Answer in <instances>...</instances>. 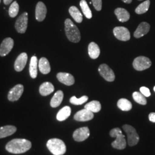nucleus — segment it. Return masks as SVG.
Wrapping results in <instances>:
<instances>
[{"label": "nucleus", "instance_id": "obj_21", "mask_svg": "<svg viewBox=\"0 0 155 155\" xmlns=\"http://www.w3.org/2000/svg\"><path fill=\"white\" fill-rule=\"evenodd\" d=\"M64 94L61 90L56 91L55 94L53 96L51 100L50 105L52 107H57L61 104V102L63 100Z\"/></svg>", "mask_w": 155, "mask_h": 155}, {"label": "nucleus", "instance_id": "obj_15", "mask_svg": "<svg viewBox=\"0 0 155 155\" xmlns=\"http://www.w3.org/2000/svg\"><path fill=\"white\" fill-rule=\"evenodd\" d=\"M28 60V55L25 52H22L17 58L15 63V70L17 72L22 71L26 66Z\"/></svg>", "mask_w": 155, "mask_h": 155}, {"label": "nucleus", "instance_id": "obj_24", "mask_svg": "<svg viewBox=\"0 0 155 155\" xmlns=\"http://www.w3.org/2000/svg\"><path fill=\"white\" fill-rule=\"evenodd\" d=\"M71 110L70 107L66 106L61 109L57 114L56 118L59 121H63L66 120L71 114Z\"/></svg>", "mask_w": 155, "mask_h": 155}, {"label": "nucleus", "instance_id": "obj_16", "mask_svg": "<svg viewBox=\"0 0 155 155\" xmlns=\"http://www.w3.org/2000/svg\"><path fill=\"white\" fill-rule=\"evenodd\" d=\"M56 77L60 82L67 86H71L75 83L74 77L69 73L59 72Z\"/></svg>", "mask_w": 155, "mask_h": 155}, {"label": "nucleus", "instance_id": "obj_8", "mask_svg": "<svg viewBox=\"0 0 155 155\" xmlns=\"http://www.w3.org/2000/svg\"><path fill=\"white\" fill-rule=\"evenodd\" d=\"M100 75L108 82H113L115 79V74L113 71L106 64L100 65L98 68Z\"/></svg>", "mask_w": 155, "mask_h": 155}, {"label": "nucleus", "instance_id": "obj_4", "mask_svg": "<svg viewBox=\"0 0 155 155\" xmlns=\"http://www.w3.org/2000/svg\"><path fill=\"white\" fill-rule=\"evenodd\" d=\"M110 135L112 137H116V140L111 144L113 148L117 150H124L126 148L127 141L125 136L122 134V131L120 128L116 127L111 130Z\"/></svg>", "mask_w": 155, "mask_h": 155}, {"label": "nucleus", "instance_id": "obj_7", "mask_svg": "<svg viewBox=\"0 0 155 155\" xmlns=\"http://www.w3.org/2000/svg\"><path fill=\"white\" fill-rule=\"evenodd\" d=\"M28 13L24 12L21 15L15 23V28L20 33H24L28 27Z\"/></svg>", "mask_w": 155, "mask_h": 155}, {"label": "nucleus", "instance_id": "obj_39", "mask_svg": "<svg viewBox=\"0 0 155 155\" xmlns=\"http://www.w3.org/2000/svg\"><path fill=\"white\" fill-rule=\"evenodd\" d=\"M153 90H154V91H155V87H154V88H153Z\"/></svg>", "mask_w": 155, "mask_h": 155}, {"label": "nucleus", "instance_id": "obj_34", "mask_svg": "<svg viewBox=\"0 0 155 155\" xmlns=\"http://www.w3.org/2000/svg\"><path fill=\"white\" fill-rule=\"evenodd\" d=\"M93 2V4L94 5V8L97 11H100L102 9V0H91Z\"/></svg>", "mask_w": 155, "mask_h": 155}, {"label": "nucleus", "instance_id": "obj_11", "mask_svg": "<svg viewBox=\"0 0 155 155\" xmlns=\"http://www.w3.org/2000/svg\"><path fill=\"white\" fill-rule=\"evenodd\" d=\"M14 46V41L11 38L4 39L0 45V56H5L11 51Z\"/></svg>", "mask_w": 155, "mask_h": 155}, {"label": "nucleus", "instance_id": "obj_40", "mask_svg": "<svg viewBox=\"0 0 155 155\" xmlns=\"http://www.w3.org/2000/svg\"><path fill=\"white\" fill-rule=\"evenodd\" d=\"M139 1H142V0H139Z\"/></svg>", "mask_w": 155, "mask_h": 155}, {"label": "nucleus", "instance_id": "obj_1", "mask_svg": "<svg viewBox=\"0 0 155 155\" xmlns=\"http://www.w3.org/2000/svg\"><path fill=\"white\" fill-rule=\"evenodd\" d=\"M32 147L31 141L26 139L12 140L6 145V150L12 153L20 154L27 152Z\"/></svg>", "mask_w": 155, "mask_h": 155}, {"label": "nucleus", "instance_id": "obj_5", "mask_svg": "<svg viewBox=\"0 0 155 155\" xmlns=\"http://www.w3.org/2000/svg\"><path fill=\"white\" fill-rule=\"evenodd\" d=\"M122 128L127 134V143L129 146L132 147L139 143V135L133 127L129 125H125Z\"/></svg>", "mask_w": 155, "mask_h": 155}, {"label": "nucleus", "instance_id": "obj_26", "mask_svg": "<svg viewBox=\"0 0 155 155\" xmlns=\"http://www.w3.org/2000/svg\"><path fill=\"white\" fill-rule=\"evenodd\" d=\"M69 13L74 20L78 22L81 23L83 20V16L81 12L75 6H72L69 9Z\"/></svg>", "mask_w": 155, "mask_h": 155}, {"label": "nucleus", "instance_id": "obj_12", "mask_svg": "<svg viewBox=\"0 0 155 155\" xmlns=\"http://www.w3.org/2000/svg\"><path fill=\"white\" fill-rule=\"evenodd\" d=\"M90 136L88 127H82L77 129L73 133V138L76 141L81 142L87 139Z\"/></svg>", "mask_w": 155, "mask_h": 155}, {"label": "nucleus", "instance_id": "obj_29", "mask_svg": "<svg viewBox=\"0 0 155 155\" xmlns=\"http://www.w3.org/2000/svg\"><path fill=\"white\" fill-rule=\"evenodd\" d=\"M150 6V1L147 0L140 4L135 9V12L137 14L141 15L146 13L148 11Z\"/></svg>", "mask_w": 155, "mask_h": 155}, {"label": "nucleus", "instance_id": "obj_30", "mask_svg": "<svg viewBox=\"0 0 155 155\" xmlns=\"http://www.w3.org/2000/svg\"><path fill=\"white\" fill-rule=\"evenodd\" d=\"M80 6L84 15L86 18L90 19L92 17V13L87 2L85 0H81L80 2Z\"/></svg>", "mask_w": 155, "mask_h": 155}, {"label": "nucleus", "instance_id": "obj_6", "mask_svg": "<svg viewBox=\"0 0 155 155\" xmlns=\"http://www.w3.org/2000/svg\"><path fill=\"white\" fill-rule=\"evenodd\" d=\"M152 62L148 58L145 56H139L135 58L133 62L134 68L137 71H143L149 68Z\"/></svg>", "mask_w": 155, "mask_h": 155}, {"label": "nucleus", "instance_id": "obj_31", "mask_svg": "<svg viewBox=\"0 0 155 155\" xmlns=\"http://www.w3.org/2000/svg\"><path fill=\"white\" fill-rule=\"evenodd\" d=\"M133 98L134 100L139 104L145 105L147 104V100L143 94L139 92H134L133 93Z\"/></svg>", "mask_w": 155, "mask_h": 155}, {"label": "nucleus", "instance_id": "obj_14", "mask_svg": "<svg viewBox=\"0 0 155 155\" xmlns=\"http://www.w3.org/2000/svg\"><path fill=\"white\" fill-rule=\"evenodd\" d=\"M47 12V8L45 4L41 1L39 2L36 5L35 9V17L36 20L40 22L43 21L46 17Z\"/></svg>", "mask_w": 155, "mask_h": 155}, {"label": "nucleus", "instance_id": "obj_9", "mask_svg": "<svg viewBox=\"0 0 155 155\" xmlns=\"http://www.w3.org/2000/svg\"><path fill=\"white\" fill-rule=\"evenodd\" d=\"M24 92V86L21 84H18L14 86L9 91L8 98L11 102L16 101L19 100Z\"/></svg>", "mask_w": 155, "mask_h": 155}, {"label": "nucleus", "instance_id": "obj_13", "mask_svg": "<svg viewBox=\"0 0 155 155\" xmlns=\"http://www.w3.org/2000/svg\"><path fill=\"white\" fill-rule=\"evenodd\" d=\"M74 118L77 121H88L94 118V114L91 111L84 109L76 113Z\"/></svg>", "mask_w": 155, "mask_h": 155}, {"label": "nucleus", "instance_id": "obj_22", "mask_svg": "<svg viewBox=\"0 0 155 155\" xmlns=\"http://www.w3.org/2000/svg\"><path fill=\"white\" fill-rule=\"evenodd\" d=\"M88 52L90 57L95 59L98 58L100 54V49L99 46L94 42L90 43L88 47Z\"/></svg>", "mask_w": 155, "mask_h": 155}, {"label": "nucleus", "instance_id": "obj_17", "mask_svg": "<svg viewBox=\"0 0 155 155\" xmlns=\"http://www.w3.org/2000/svg\"><path fill=\"white\" fill-rule=\"evenodd\" d=\"M150 25L146 22H141L136 29L134 33V36L136 38H140L150 31Z\"/></svg>", "mask_w": 155, "mask_h": 155}, {"label": "nucleus", "instance_id": "obj_10", "mask_svg": "<svg viewBox=\"0 0 155 155\" xmlns=\"http://www.w3.org/2000/svg\"><path fill=\"white\" fill-rule=\"evenodd\" d=\"M113 33L117 39L126 41L130 39V34L127 28L124 27H117L113 29Z\"/></svg>", "mask_w": 155, "mask_h": 155}, {"label": "nucleus", "instance_id": "obj_38", "mask_svg": "<svg viewBox=\"0 0 155 155\" xmlns=\"http://www.w3.org/2000/svg\"><path fill=\"white\" fill-rule=\"evenodd\" d=\"M122 1L127 4H130L132 1V0H122Z\"/></svg>", "mask_w": 155, "mask_h": 155}, {"label": "nucleus", "instance_id": "obj_37", "mask_svg": "<svg viewBox=\"0 0 155 155\" xmlns=\"http://www.w3.org/2000/svg\"><path fill=\"white\" fill-rule=\"evenodd\" d=\"M13 1V0H4V3L5 5H9Z\"/></svg>", "mask_w": 155, "mask_h": 155}, {"label": "nucleus", "instance_id": "obj_20", "mask_svg": "<svg viewBox=\"0 0 155 155\" xmlns=\"http://www.w3.org/2000/svg\"><path fill=\"white\" fill-rule=\"evenodd\" d=\"M17 128L15 126L6 125L0 127V139L11 136L16 132Z\"/></svg>", "mask_w": 155, "mask_h": 155}, {"label": "nucleus", "instance_id": "obj_23", "mask_svg": "<svg viewBox=\"0 0 155 155\" xmlns=\"http://www.w3.org/2000/svg\"><path fill=\"white\" fill-rule=\"evenodd\" d=\"M38 58L33 56L31 59L29 64V74L32 78L35 79L38 75Z\"/></svg>", "mask_w": 155, "mask_h": 155}, {"label": "nucleus", "instance_id": "obj_18", "mask_svg": "<svg viewBox=\"0 0 155 155\" xmlns=\"http://www.w3.org/2000/svg\"><path fill=\"white\" fill-rule=\"evenodd\" d=\"M114 13L116 15L118 20L120 22H126L130 18V14L128 12L121 8H118L114 11Z\"/></svg>", "mask_w": 155, "mask_h": 155}, {"label": "nucleus", "instance_id": "obj_35", "mask_svg": "<svg viewBox=\"0 0 155 155\" xmlns=\"http://www.w3.org/2000/svg\"><path fill=\"white\" fill-rule=\"evenodd\" d=\"M140 92L142 94H143L145 97H148L150 95V92L148 88L146 87H141L140 89Z\"/></svg>", "mask_w": 155, "mask_h": 155}, {"label": "nucleus", "instance_id": "obj_33", "mask_svg": "<svg viewBox=\"0 0 155 155\" xmlns=\"http://www.w3.org/2000/svg\"><path fill=\"white\" fill-rule=\"evenodd\" d=\"M88 99H89V98L86 95H83L80 98H77L76 97L73 96L70 98V102L73 105H82L84 102H86L88 100Z\"/></svg>", "mask_w": 155, "mask_h": 155}, {"label": "nucleus", "instance_id": "obj_27", "mask_svg": "<svg viewBox=\"0 0 155 155\" xmlns=\"http://www.w3.org/2000/svg\"><path fill=\"white\" fill-rule=\"evenodd\" d=\"M84 109L92 113L99 112L101 109V105L98 101H93L84 106Z\"/></svg>", "mask_w": 155, "mask_h": 155}, {"label": "nucleus", "instance_id": "obj_28", "mask_svg": "<svg viewBox=\"0 0 155 155\" xmlns=\"http://www.w3.org/2000/svg\"><path fill=\"white\" fill-rule=\"evenodd\" d=\"M117 106L122 111L130 110L132 108L131 102L129 100L125 98H121L118 100L117 102Z\"/></svg>", "mask_w": 155, "mask_h": 155}, {"label": "nucleus", "instance_id": "obj_25", "mask_svg": "<svg viewBox=\"0 0 155 155\" xmlns=\"http://www.w3.org/2000/svg\"><path fill=\"white\" fill-rule=\"evenodd\" d=\"M40 71L43 74H47L51 71V67L48 59L45 58H41L39 61Z\"/></svg>", "mask_w": 155, "mask_h": 155}, {"label": "nucleus", "instance_id": "obj_36", "mask_svg": "<svg viewBox=\"0 0 155 155\" xmlns=\"http://www.w3.org/2000/svg\"><path fill=\"white\" fill-rule=\"evenodd\" d=\"M149 119L150 121L155 122V113H151L149 115Z\"/></svg>", "mask_w": 155, "mask_h": 155}, {"label": "nucleus", "instance_id": "obj_32", "mask_svg": "<svg viewBox=\"0 0 155 155\" xmlns=\"http://www.w3.org/2000/svg\"><path fill=\"white\" fill-rule=\"evenodd\" d=\"M19 11V5L17 1H13L9 9V15L11 17L14 18L17 16Z\"/></svg>", "mask_w": 155, "mask_h": 155}, {"label": "nucleus", "instance_id": "obj_3", "mask_svg": "<svg viewBox=\"0 0 155 155\" xmlns=\"http://www.w3.org/2000/svg\"><path fill=\"white\" fill-rule=\"evenodd\" d=\"M47 147L54 155H64L66 152V146L64 143L59 139L49 140L47 143Z\"/></svg>", "mask_w": 155, "mask_h": 155}, {"label": "nucleus", "instance_id": "obj_2", "mask_svg": "<svg viewBox=\"0 0 155 155\" xmlns=\"http://www.w3.org/2000/svg\"><path fill=\"white\" fill-rule=\"evenodd\" d=\"M67 38L73 43H78L81 40V33L77 27L72 21L67 18L64 22Z\"/></svg>", "mask_w": 155, "mask_h": 155}, {"label": "nucleus", "instance_id": "obj_41", "mask_svg": "<svg viewBox=\"0 0 155 155\" xmlns=\"http://www.w3.org/2000/svg\"><path fill=\"white\" fill-rule=\"evenodd\" d=\"M1 0H0V2H1Z\"/></svg>", "mask_w": 155, "mask_h": 155}, {"label": "nucleus", "instance_id": "obj_19", "mask_svg": "<svg viewBox=\"0 0 155 155\" xmlns=\"http://www.w3.org/2000/svg\"><path fill=\"white\" fill-rule=\"evenodd\" d=\"M54 91V85L50 82H46L42 83L39 88L40 94L43 96H47L51 94Z\"/></svg>", "mask_w": 155, "mask_h": 155}]
</instances>
